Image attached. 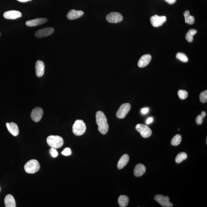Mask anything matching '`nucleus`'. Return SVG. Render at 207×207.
<instances>
[{
  "label": "nucleus",
  "instance_id": "1",
  "mask_svg": "<svg viewBox=\"0 0 207 207\" xmlns=\"http://www.w3.org/2000/svg\"><path fill=\"white\" fill-rule=\"evenodd\" d=\"M96 121L98 126V131L105 135L109 130V125L106 116L103 112L99 111L96 114Z\"/></svg>",
  "mask_w": 207,
  "mask_h": 207
},
{
  "label": "nucleus",
  "instance_id": "2",
  "mask_svg": "<svg viewBox=\"0 0 207 207\" xmlns=\"http://www.w3.org/2000/svg\"><path fill=\"white\" fill-rule=\"evenodd\" d=\"M47 142L49 146L55 149L62 147L64 143L63 138L58 135L49 136L47 137Z\"/></svg>",
  "mask_w": 207,
  "mask_h": 207
},
{
  "label": "nucleus",
  "instance_id": "3",
  "mask_svg": "<svg viewBox=\"0 0 207 207\" xmlns=\"http://www.w3.org/2000/svg\"><path fill=\"white\" fill-rule=\"evenodd\" d=\"M40 166L39 163L36 160H31L26 163L24 170L28 174H33L39 170Z\"/></svg>",
  "mask_w": 207,
  "mask_h": 207
},
{
  "label": "nucleus",
  "instance_id": "4",
  "mask_svg": "<svg viewBox=\"0 0 207 207\" xmlns=\"http://www.w3.org/2000/svg\"><path fill=\"white\" fill-rule=\"evenodd\" d=\"M86 131V124L82 120H76L72 126V132L76 135H82Z\"/></svg>",
  "mask_w": 207,
  "mask_h": 207
},
{
  "label": "nucleus",
  "instance_id": "5",
  "mask_svg": "<svg viewBox=\"0 0 207 207\" xmlns=\"http://www.w3.org/2000/svg\"><path fill=\"white\" fill-rule=\"evenodd\" d=\"M136 129L139 132L142 137L146 138L150 137L152 134V131L150 128L146 125L138 124L136 126Z\"/></svg>",
  "mask_w": 207,
  "mask_h": 207
},
{
  "label": "nucleus",
  "instance_id": "6",
  "mask_svg": "<svg viewBox=\"0 0 207 207\" xmlns=\"http://www.w3.org/2000/svg\"><path fill=\"white\" fill-rule=\"evenodd\" d=\"M131 108V106L129 103H125L122 104L117 111V117L119 119L125 118L130 110Z\"/></svg>",
  "mask_w": 207,
  "mask_h": 207
},
{
  "label": "nucleus",
  "instance_id": "7",
  "mask_svg": "<svg viewBox=\"0 0 207 207\" xmlns=\"http://www.w3.org/2000/svg\"><path fill=\"white\" fill-rule=\"evenodd\" d=\"M106 19L110 23H117L123 21V16L118 12H112L107 15Z\"/></svg>",
  "mask_w": 207,
  "mask_h": 207
},
{
  "label": "nucleus",
  "instance_id": "8",
  "mask_svg": "<svg viewBox=\"0 0 207 207\" xmlns=\"http://www.w3.org/2000/svg\"><path fill=\"white\" fill-rule=\"evenodd\" d=\"M166 18L165 16H158L155 15L151 17L150 18L151 24L154 27H160L166 22Z\"/></svg>",
  "mask_w": 207,
  "mask_h": 207
},
{
  "label": "nucleus",
  "instance_id": "9",
  "mask_svg": "<svg viewBox=\"0 0 207 207\" xmlns=\"http://www.w3.org/2000/svg\"><path fill=\"white\" fill-rule=\"evenodd\" d=\"M154 199L162 206L171 207L173 206L172 204L169 201L170 199L167 196L164 197L162 195H157L155 196Z\"/></svg>",
  "mask_w": 207,
  "mask_h": 207
},
{
  "label": "nucleus",
  "instance_id": "10",
  "mask_svg": "<svg viewBox=\"0 0 207 207\" xmlns=\"http://www.w3.org/2000/svg\"><path fill=\"white\" fill-rule=\"evenodd\" d=\"M43 114V109L41 107H37L32 110L31 114V117L33 121L37 123L41 120L42 118Z\"/></svg>",
  "mask_w": 207,
  "mask_h": 207
},
{
  "label": "nucleus",
  "instance_id": "11",
  "mask_svg": "<svg viewBox=\"0 0 207 207\" xmlns=\"http://www.w3.org/2000/svg\"><path fill=\"white\" fill-rule=\"evenodd\" d=\"M54 31V29L53 28H46L37 31L35 33V35L37 38H43L52 34Z\"/></svg>",
  "mask_w": 207,
  "mask_h": 207
},
{
  "label": "nucleus",
  "instance_id": "12",
  "mask_svg": "<svg viewBox=\"0 0 207 207\" xmlns=\"http://www.w3.org/2000/svg\"><path fill=\"white\" fill-rule=\"evenodd\" d=\"M4 18L7 19H16L21 18L22 14L18 10H9L5 12L3 15Z\"/></svg>",
  "mask_w": 207,
  "mask_h": 207
},
{
  "label": "nucleus",
  "instance_id": "13",
  "mask_svg": "<svg viewBox=\"0 0 207 207\" xmlns=\"http://www.w3.org/2000/svg\"><path fill=\"white\" fill-rule=\"evenodd\" d=\"M48 21L46 18H37L33 20H29L26 21V25L29 27H34L44 24Z\"/></svg>",
  "mask_w": 207,
  "mask_h": 207
},
{
  "label": "nucleus",
  "instance_id": "14",
  "mask_svg": "<svg viewBox=\"0 0 207 207\" xmlns=\"http://www.w3.org/2000/svg\"><path fill=\"white\" fill-rule=\"evenodd\" d=\"M151 59H152V56L150 54L143 55L139 60L138 65L140 68L146 67L150 63Z\"/></svg>",
  "mask_w": 207,
  "mask_h": 207
},
{
  "label": "nucleus",
  "instance_id": "15",
  "mask_svg": "<svg viewBox=\"0 0 207 207\" xmlns=\"http://www.w3.org/2000/svg\"><path fill=\"white\" fill-rule=\"evenodd\" d=\"M35 70L37 76L38 77L42 76L44 75L45 64L42 61L38 60L35 64Z\"/></svg>",
  "mask_w": 207,
  "mask_h": 207
},
{
  "label": "nucleus",
  "instance_id": "16",
  "mask_svg": "<svg viewBox=\"0 0 207 207\" xmlns=\"http://www.w3.org/2000/svg\"><path fill=\"white\" fill-rule=\"evenodd\" d=\"M84 14V12L81 10H71L68 12L67 18L69 20H74L80 18Z\"/></svg>",
  "mask_w": 207,
  "mask_h": 207
},
{
  "label": "nucleus",
  "instance_id": "17",
  "mask_svg": "<svg viewBox=\"0 0 207 207\" xmlns=\"http://www.w3.org/2000/svg\"><path fill=\"white\" fill-rule=\"evenodd\" d=\"M6 125L8 130L11 134L14 136H17L19 134V129L16 123L12 122L11 123H7Z\"/></svg>",
  "mask_w": 207,
  "mask_h": 207
},
{
  "label": "nucleus",
  "instance_id": "18",
  "mask_svg": "<svg viewBox=\"0 0 207 207\" xmlns=\"http://www.w3.org/2000/svg\"><path fill=\"white\" fill-rule=\"evenodd\" d=\"M146 171V168L142 164H139L135 166L134 170V175L136 177H140L145 174Z\"/></svg>",
  "mask_w": 207,
  "mask_h": 207
},
{
  "label": "nucleus",
  "instance_id": "19",
  "mask_svg": "<svg viewBox=\"0 0 207 207\" xmlns=\"http://www.w3.org/2000/svg\"><path fill=\"white\" fill-rule=\"evenodd\" d=\"M4 203L6 207H16V203L14 198L11 194H8L5 197Z\"/></svg>",
  "mask_w": 207,
  "mask_h": 207
},
{
  "label": "nucleus",
  "instance_id": "20",
  "mask_svg": "<svg viewBox=\"0 0 207 207\" xmlns=\"http://www.w3.org/2000/svg\"><path fill=\"white\" fill-rule=\"evenodd\" d=\"M129 156L127 154H124L120 158L117 164L118 169H121L124 168L129 161Z\"/></svg>",
  "mask_w": 207,
  "mask_h": 207
},
{
  "label": "nucleus",
  "instance_id": "21",
  "mask_svg": "<svg viewBox=\"0 0 207 207\" xmlns=\"http://www.w3.org/2000/svg\"><path fill=\"white\" fill-rule=\"evenodd\" d=\"M185 18V22L190 25H192L195 21V18L194 17L191 15L189 14V10L185 11L183 14Z\"/></svg>",
  "mask_w": 207,
  "mask_h": 207
},
{
  "label": "nucleus",
  "instance_id": "22",
  "mask_svg": "<svg viewBox=\"0 0 207 207\" xmlns=\"http://www.w3.org/2000/svg\"><path fill=\"white\" fill-rule=\"evenodd\" d=\"M129 202V199L127 196L121 195L118 198V203L120 207H126L127 206Z\"/></svg>",
  "mask_w": 207,
  "mask_h": 207
},
{
  "label": "nucleus",
  "instance_id": "23",
  "mask_svg": "<svg viewBox=\"0 0 207 207\" xmlns=\"http://www.w3.org/2000/svg\"><path fill=\"white\" fill-rule=\"evenodd\" d=\"M197 31L196 29H190L187 33L185 36L186 41L189 42H192L193 40V36L197 33Z\"/></svg>",
  "mask_w": 207,
  "mask_h": 207
},
{
  "label": "nucleus",
  "instance_id": "24",
  "mask_svg": "<svg viewBox=\"0 0 207 207\" xmlns=\"http://www.w3.org/2000/svg\"><path fill=\"white\" fill-rule=\"evenodd\" d=\"M182 140L181 136L179 134H177L171 140V144L174 146H178L181 143Z\"/></svg>",
  "mask_w": 207,
  "mask_h": 207
},
{
  "label": "nucleus",
  "instance_id": "25",
  "mask_svg": "<svg viewBox=\"0 0 207 207\" xmlns=\"http://www.w3.org/2000/svg\"><path fill=\"white\" fill-rule=\"evenodd\" d=\"M187 158V155L184 152L180 153L178 154L176 157L175 161L178 163H180L183 161L186 160Z\"/></svg>",
  "mask_w": 207,
  "mask_h": 207
},
{
  "label": "nucleus",
  "instance_id": "26",
  "mask_svg": "<svg viewBox=\"0 0 207 207\" xmlns=\"http://www.w3.org/2000/svg\"><path fill=\"white\" fill-rule=\"evenodd\" d=\"M176 57L178 59L180 60L183 62L186 63L188 61V58L187 56L183 53H178L176 55Z\"/></svg>",
  "mask_w": 207,
  "mask_h": 207
},
{
  "label": "nucleus",
  "instance_id": "27",
  "mask_svg": "<svg viewBox=\"0 0 207 207\" xmlns=\"http://www.w3.org/2000/svg\"><path fill=\"white\" fill-rule=\"evenodd\" d=\"M179 98L182 100H185L187 98L188 96V93L186 91L183 90H180L178 92Z\"/></svg>",
  "mask_w": 207,
  "mask_h": 207
},
{
  "label": "nucleus",
  "instance_id": "28",
  "mask_svg": "<svg viewBox=\"0 0 207 207\" xmlns=\"http://www.w3.org/2000/svg\"><path fill=\"white\" fill-rule=\"evenodd\" d=\"M200 99L201 102L205 103L207 102V91H205L201 93Z\"/></svg>",
  "mask_w": 207,
  "mask_h": 207
},
{
  "label": "nucleus",
  "instance_id": "29",
  "mask_svg": "<svg viewBox=\"0 0 207 207\" xmlns=\"http://www.w3.org/2000/svg\"><path fill=\"white\" fill-rule=\"evenodd\" d=\"M61 154L64 156H69L72 154V151L69 148H66L62 152Z\"/></svg>",
  "mask_w": 207,
  "mask_h": 207
},
{
  "label": "nucleus",
  "instance_id": "30",
  "mask_svg": "<svg viewBox=\"0 0 207 207\" xmlns=\"http://www.w3.org/2000/svg\"><path fill=\"white\" fill-rule=\"evenodd\" d=\"M50 153L52 157L54 158L56 157L58 155V152L56 149H54V148H52L50 149Z\"/></svg>",
  "mask_w": 207,
  "mask_h": 207
},
{
  "label": "nucleus",
  "instance_id": "31",
  "mask_svg": "<svg viewBox=\"0 0 207 207\" xmlns=\"http://www.w3.org/2000/svg\"><path fill=\"white\" fill-rule=\"evenodd\" d=\"M203 119L201 115L197 116V119H196V123L197 124L200 125L203 123Z\"/></svg>",
  "mask_w": 207,
  "mask_h": 207
},
{
  "label": "nucleus",
  "instance_id": "32",
  "mask_svg": "<svg viewBox=\"0 0 207 207\" xmlns=\"http://www.w3.org/2000/svg\"><path fill=\"white\" fill-rule=\"evenodd\" d=\"M154 119L152 117H149L146 120V123L147 124H150V123H152Z\"/></svg>",
  "mask_w": 207,
  "mask_h": 207
},
{
  "label": "nucleus",
  "instance_id": "33",
  "mask_svg": "<svg viewBox=\"0 0 207 207\" xmlns=\"http://www.w3.org/2000/svg\"><path fill=\"white\" fill-rule=\"evenodd\" d=\"M149 109L148 108L146 107L143 108V109L141 110V112L142 114H146L148 112H149Z\"/></svg>",
  "mask_w": 207,
  "mask_h": 207
},
{
  "label": "nucleus",
  "instance_id": "34",
  "mask_svg": "<svg viewBox=\"0 0 207 207\" xmlns=\"http://www.w3.org/2000/svg\"><path fill=\"white\" fill-rule=\"evenodd\" d=\"M165 1L170 4H174L175 3L177 0H165Z\"/></svg>",
  "mask_w": 207,
  "mask_h": 207
},
{
  "label": "nucleus",
  "instance_id": "35",
  "mask_svg": "<svg viewBox=\"0 0 207 207\" xmlns=\"http://www.w3.org/2000/svg\"><path fill=\"white\" fill-rule=\"evenodd\" d=\"M201 116L203 117V118H204V117L206 116V113L205 112V111H203L202 112L201 115Z\"/></svg>",
  "mask_w": 207,
  "mask_h": 207
},
{
  "label": "nucleus",
  "instance_id": "36",
  "mask_svg": "<svg viewBox=\"0 0 207 207\" xmlns=\"http://www.w3.org/2000/svg\"><path fill=\"white\" fill-rule=\"evenodd\" d=\"M18 1L21 2H27L28 1H30V0H18Z\"/></svg>",
  "mask_w": 207,
  "mask_h": 207
},
{
  "label": "nucleus",
  "instance_id": "37",
  "mask_svg": "<svg viewBox=\"0 0 207 207\" xmlns=\"http://www.w3.org/2000/svg\"><path fill=\"white\" fill-rule=\"evenodd\" d=\"M207 139L206 138V144H207Z\"/></svg>",
  "mask_w": 207,
  "mask_h": 207
},
{
  "label": "nucleus",
  "instance_id": "38",
  "mask_svg": "<svg viewBox=\"0 0 207 207\" xmlns=\"http://www.w3.org/2000/svg\"><path fill=\"white\" fill-rule=\"evenodd\" d=\"M1 187H0V191H1Z\"/></svg>",
  "mask_w": 207,
  "mask_h": 207
}]
</instances>
